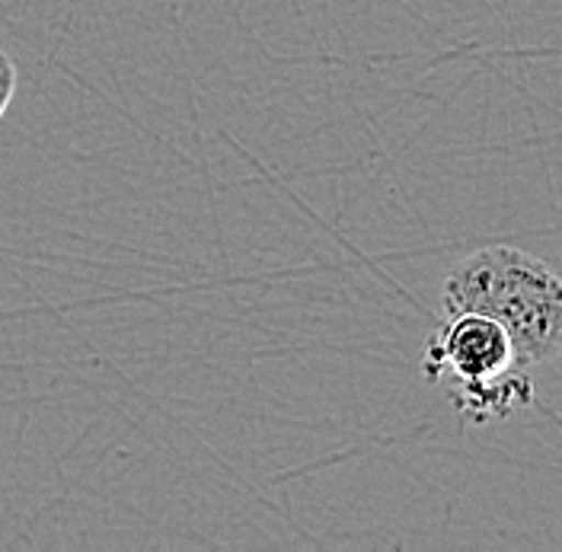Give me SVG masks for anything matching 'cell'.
<instances>
[{"mask_svg": "<svg viewBox=\"0 0 562 552\" xmlns=\"http://www.w3.org/2000/svg\"><path fill=\"white\" fill-rule=\"evenodd\" d=\"M476 311L512 336L525 368L557 361L562 348V284L553 266L518 246H486L460 259L445 281V313Z\"/></svg>", "mask_w": 562, "mask_h": 552, "instance_id": "cell-1", "label": "cell"}, {"mask_svg": "<svg viewBox=\"0 0 562 552\" xmlns=\"http://www.w3.org/2000/svg\"><path fill=\"white\" fill-rule=\"evenodd\" d=\"M13 93H16V65L7 52H0V119L7 105L13 103Z\"/></svg>", "mask_w": 562, "mask_h": 552, "instance_id": "cell-3", "label": "cell"}, {"mask_svg": "<svg viewBox=\"0 0 562 552\" xmlns=\"http://www.w3.org/2000/svg\"><path fill=\"white\" fill-rule=\"evenodd\" d=\"M422 371L428 383L454 380L457 413L476 425L533 406L530 368L521 364L505 326L486 313H445V323L425 342Z\"/></svg>", "mask_w": 562, "mask_h": 552, "instance_id": "cell-2", "label": "cell"}]
</instances>
